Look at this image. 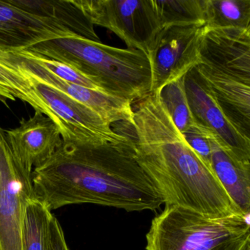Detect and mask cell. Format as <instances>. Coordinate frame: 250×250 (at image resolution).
Returning <instances> with one entry per match:
<instances>
[{
  "instance_id": "cell-1",
  "label": "cell",
  "mask_w": 250,
  "mask_h": 250,
  "mask_svg": "<svg viewBox=\"0 0 250 250\" xmlns=\"http://www.w3.org/2000/svg\"><path fill=\"white\" fill-rule=\"evenodd\" d=\"M128 137L124 143L99 145L62 140L32 172L38 200L51 211L83 203L128 212L160 208L163 198L137 162Z\"/></svg>"
},
{
  "instance_id": "cell-2",
  "label": "cell",
  "mask_w": 250,
  "mask_h": 250,
  "mask_svg": "<svg viewBox=\"0 0 250 250\" xmlns=\"http://www.w3.org/2000/svg\"><path fill=\"white\" fill-rule=\"evenodd\" d=\"M132 107L133 135L128 136L135 158L165 207L177 206L210 217L242 214L212 168L175 126L159 93H150Z\"/></svg>"
},
{
  "instance_id": "cell-3",
  "label": "cell",
  "mask_w": 250,
  "mask_h": 250,
  "mask_svg": "<svg viewBox=\"0 0 250 250\" xmlns=\"http://www.w3.org/2000/svg\"><path fill=\"white\" fill-rule=\"evenodd\" d=\"M23 51L69 65L106 94L132 104L151 93L150 62L146 54L137 49L70 36L46 41Z\"/></svg>"
},
{
  "instance_id": "cell-4",
  "label": "cell",
  "mask_w": 250,
  "mask_h": 250,
  "mask_svg": "<svg viewBox=\"0 0 250 250\" xmlns=\"http://www.w3.org/2000/svg\"><path fill=\"white\" fill-rule=\"evenodd\" d=\"M194 68L228 121L250 140V29L206 26Z\"/></svg>"
},
{
  "instance_id": "cell-5",
  "label": "cell",
  "mask_w": 250,
  "mask_h": 250,
  "mask_svg": "<svg viewBox=\"0 0 250 250\" xmlns=\"http://www.w3.org/2000/svg\"><path fill=\"white\" fill-rule=\"evenodd\" d=\"M147 250H244L250 244V216L210 217L177 206L152 220Z\"/></svg>"
},
{
  "instance_id": "cell-6",
  "label": "cell",
  "mask_w": 250,
  "mask_h": 250,
  "mask_svg": "<svg viewBox=\"0 0 250 250\" xmlns=\"http://www.w3.org/2000/svg\"><path fill=\"white\" fill-rule=\"evenodd\" d=\"M93 25L115 33L128 46L147 55L162 29L153 0H75Z\"/></svg>"
},
{
  "instance_id": "cell-7",
  "label": "cell",
  "mask_w": 250,
  "mask_h": 250,
  "mask_svg": "<svg viewBox=\"0 0 250 250\" xmlns=\"http://www.w3.org/2000/svg\"><path fill=\"white\" fill-rule=\"evenodd\" d=\"M32 172L17 159L0 126V250H22L26 208L37 199Z\"/></svg>"
},
{
  "instance_id": "cell-8",
  "label": "cell",
  "mask_w": 250,
  "mask_h": 250,
  "mask_svg": "<svg viewBox=\"0 0 250 250\" xmlns=\"http://www.w3.org/2000/svg\"><path fill=\"white\" fill-rule=\"evenodd\" d=\"M14 68L28 80L39 97L52 112L62 140L95 145L124 143L128 140V135H122L114 131L110 124L85 105L24 70Z\"/></svg>"
},
{
  "instance_id": "cell-9",
  "label": "cell",
  "mask_w": 250,
  "mask_h": 250,
  "mask_svg": "<svg viewBox=\"0 0 250 250\" xmlns=\"http://www.w3.org/2000/svg\"><path fill=\"white\" fill-rule=\"evenodd\" d=\"M206 24L169 26L158 33L147 56L151 71V93L186 76L198 63Z\"/></svg>"
},
{
  "instance_id": "cell-10",
  "label": "cell",
  "mask_w": 250,
  "mask_h": 250,
  "mask_svg": "<svg viewBox=\"0 0 250 250\" xmlns=\"http://www.w3.org/2000/svg\"><path fill=\"white\" fill-rule=\"evenodd\" d=\"M0 62L13 68H20L37 77L39 80L65 93L77 102L85 105L111 125L124 122H133L132 104L124 99L68 83L49 72L27 56L22 51L0 52Z\"/></svg>"
},
{
  "instance_id": "cell-11",
  "label": "cell",
  "mask_w": 250,
  "mask_h": 250,
  "mask_svg": "<svg viewBox=\"0 0 250 250\" xmlns=\"http://www.w3.org/2000/svg\"><path fill=\"white\" fill-rule=\"evenodd\" d=\"M185 90L194 124L215 134L233 157L250 163V140L228 121L195 68L185 76Z\"/></svg>"
},
{
  "instance_id": "cell-12",
  "label": "cell",
  "mask_w": 250,
  "mask_h": 250,
  "mask_svg": "<svg viewBox=\"0 0 250 250\" xmlns=\"http://www.w3.org/2000/svg\"><path fill=\"white\" fill-rule=\"evenodd\" d=\"M70 36H76L58 23L25 11L12 0H0V52L25 50L46 41Z\"/></svg>"
},
{
  "instance_id": "cell-13",
  "label": "cell",
  "mask_w": 250,
  "mask_h": 250,
  "mask_svg": "<svg viewBox=\"0 0 250 250\" xmlns=\"http://www.w3.org/2000/svg\"><path fill=\"white\" fill-rule=\"evenodd\" d=\"M8 143L23 166L33 172L53 155L62 144L59 127L40 112L22 119L14 129L5 130Z\"/></svg>"
},
{
  "instance_id": "cell-14",
  "label": "cell",
  "mask_w": 250,
  "mask_h": 250,
  "mask_svg": "<svg viewBox=\"0 0 250 250\" xmlns=\"http://www.w3.org/2000/svg\"><path fill=\"white\" fill-rule=\"evenodd\" d=\"M210 167L222 187L242 214L250 213V163L235 159L210 132Z\"/></svg>"
},
{
  "instance_id": "cell-15",
  "label": "cell",
  "mask_w": 250,
  "mask_h": 250,
  "mask_svg": "<svg viewBox=\"0 0 250 250\" xmlns=\"http://www.w3.org/2000/svg\"><path fill=\"white\" fill-rule=\"evenodd\" d=\"M17 6L35 15L49 19L75 35L94 42H100L90 22L75 0H12Z\"/></svg>"
},
{
  "instance_id": "cell-16",
  "label": "cell",
  "mask_w": 250,
  "mask_h": 250,
  "mask_svg": "<svg viewBox=\"0 0 250 250\" xmlns=\"http://www.w3.org/2000/svg\"><path fill=\"white\" fill-rule=\"evenodd\" d=\"M162 27L206 24V0H153Z\"/></svg>"
},
{
  "instance_id": "cell-17",
  "label": "cell",
  "mask_w": 250,
  "mask_h": 250,
  "mask_svg": "<svg viewBox=\"0 0 250 250\" xmlns=\"http://www.w3.org/2000/svg\"><path fill=\"white\" fill-rule=\"evenodd\" d=\"M206 27L250 29V0H206Z\"/></svg>"
},
{
  "instance_id": "cell-18",
  "label": "cell",
  "mask_w": 250,
  "mask_h": 250,
  "mask_svg": "<svg viewBox=\"0 0 250 250\" xmlns=\"http://www.w3.org/2000/svg\"><path fill=\"white\" fill-rule=\"evenodd\" d=\"M52 211L40 200H32L26 208L21 241L22 250H47Z\"/></svg>"
},
{
  "instance_id": "cell-19",
  "label": "cell",
  "mask_w": 250,
  "mask_h": 250,
  "mask_svg": "<svg viewBox=\"0 0 250 250\" xmlns=\"http://www.w3.org/2000/svg\"><path fill=\"white\" fill-rule=\"evenodd\" d=\"M18 99L29 104L36 112H40L53 120L55 117L39 97L28 80L17 69L0 62V100Z\"/></svg>"
},
{
  "instance_id": "cell-20",
  "label": "cell",
  "mask_w": 250,
  "mask_h": 250,
  "mask_svg": "<svg viewBox=\"0 0 250 250\" xmlns=\"http://www.w3.org/2000/svg\"><path fill=\"white\" fill-rule=\"evenodd\" d=\"M161 101L181 133L194 124L185 90V76L165 85L159 93Z\"/></svg>"
},
{
  "instance_id": "cell-21",
  "label": "cell",
  "mask_w": 250,
  "mask_h": 250,
  "mask_svg": "<svg viewBox=\"0 0 250 250\" xmlns=\"http://www.w3.org/2000/svg\"><path fill=\"white\" fill-rule=\"evenodd\" d=\"M22 52L27 56L30 57L33 61H36L39 65H42V67L48 70L49 72L52 73L56 77H59L63 81L104 93L101 88L100 86L98 85L95 82L92 81L88 77H86L80 71L74 69L72 67L58 62V61H53V60L36 56V55L26 52V51H22Z\"/></svg>"
},
{
  "instance_id": "cell-22",
  "label": "cell",
  "mask_w": 250,
  "mask_h": 250,
  "mask_svg": "<svg viewBox=\"0 0 250 250\" xmlns=\"http://www.w3.org/2000/svg\"><path fill=\"white\" fill-rule=\"evenodd\" d=\"M182 134L188 146L204 161L208 166L211 167V148L209 137L210 131L194 124Z\"/></svg>"
},
{
  "instance_id": "cell-23",
  "label": "cell",
  "mask_w": 250,
  "mask_h": 250,
  "mask_svg": "<svg viewBox=\"0 0 250 250\" xmlns=\"http://www.w3.org/2000/svg\"><path fill=\"white\" fill-rule=\"evenodd\" d=\"M47 250H69L62 227L55 216L50 222Z\"/></svg>"
},
{
  "instance_id": "cell-24",
  "label": "cell",
  "mask_w": 250,
  "mask_h": 250,
  "mask_svg": "<svg viewBox=\"0 0 250 250\" xmlns=\"http://www.w3.org/2000/svg\"><path fill=\"white\" fill-rule=\"evenodd\" d=\"M244 250H250V244H248V245L246 247V248L244 249Z\"/></svg>"
}]
</instances>
